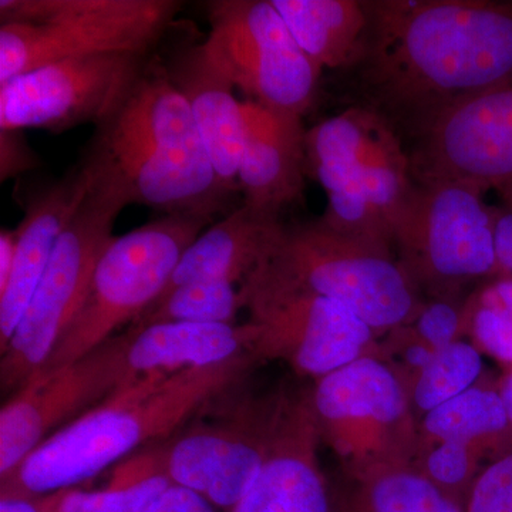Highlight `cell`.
I'll use <instances>...</instances> for the list:
<instances>
[{"mask_svg": "<svg viewBox=\"0 0 512 512\" xmlns=\"http://www.w3.org/2000/svg\"><path fill=\"white\" fill-rule=\"evenodd\" d=\"M360 77L380 119L419 137L460 101L512 80V5L478 0L365 2Z\"/></svg>", "mask_w": 512, "mask_h": 512, "instance_id": "cell-1", "label": "cell"}, {"mask_svg": "<svg viewBox=\"0 0 512 512\" xmlns=\"http://www.w3.org/2000/svg\"><path fill=\"white\" fill-rule=\"evenodd\" d=\"M256 363L245 353L220 365L138 377L40 444L0 480V494H49L79 487L180 430L218 397L244 384Z\"/></svg>", "mask_w": 512, "mask_h": 512, "instance_id": "cell-2", "label": "cell"}, {"mask_svg": "<svg viewBox=\"0 0 512 512\" xmlns=\"http://www.w3.org/2000/svg\"><path fill=\"white\" fill-rule=\"evenodd\" d=\"M87 160L126 190L131 204L217 218L232 192L215 171L187 101L161 60H148L126 96L100 124Z\"/></svg>", "mask_w": 512, "mask_h": 512, "instance_id": "cell-3", "label": "cell"}, {"mask_svg": "<svg viewBox=\"0 0 512 512\" xmlns=\"http://www.w3.org/2000/svg\"><path fill=\"white\" fill-rule=\"evenodd\" d=\"M242 386L218 397L167 439L121 461L107 485L165 477L222 512L234 510L268 457L286 392L252 394Z\"/></svg>", "mask_w": 512, "mask_h": 512, "instance_id": "cell-4", "label": "cell"}, {"mask_svg": "<svg viewBox=\"0 0 512 512\" xmlns=\"http://www.w3.org/2000/svg\"><path fill=\"white\" fill-rule=\"evenodd\" d=\"M392 248L340 234L322 220L284 225L268 261L244 285L323 296L376 333L396 330L413 323L423 305Z\"/></svg>", "mask_w": 512, "mask_h": 512, "instance_id": "cell-5", "label": "cell"}, {"mask_svg": "<svg viewBox=\"0 0 512 512\" xmlns=\"http://www.w3.org/2000/svg\"><path fill=\"white\" fill-rule=\"evenodd\" d=\"M178 10L174 0H2L0 84L73 57L151 55Z\"/></svg>", "mask_w": 512, "mask_h": 512, "instance_id": "cell-6", "label": "cell"}, {"mask_svg": "<svg viewBox=\"0 0 512 512\" xmlns=\"http://www.w3.org/2000/svg\"><path fill=\"white\" fill-rule=\"evenodd\" d=\"M89 190L66 225L18 328L2 350L0 386L13 396L49 362L84 301L97 262L124 208L126 190L84 158ZM9 396V397H10Z\"/></svg>", "mask_w": 512, "mask_h": 512, "instance_id": "cell-7", "label": "cell"}, {"mask_svg": "<svg viewBox=\"0 0 512 512\" xmlns=\"http://www.w3.org/2000/svg\"><path fill=\"white\" fill-rule=\"evenodd\" d=\"M214 221L202 215H163L111 239L82 306L39 373L72 365L136 322L163 295L185 249Z\"/></svg>", "mask_w": 512, "mask_h": 512, "instance_id": "cell-8", "label": "cell"}, {"mask_svg": "<svg viewBox=\"0 0 512 512\" xmlns=\"http://www.w3.org/2000/svg\"><path fill=\"white\" fill-rule=\"evenodd\" d=\"M311 402L322 443L343 470L419 461L421 434L410 390L376 355L320 377Z\"/></svg>", "mask_w": 512, "mask_h": 512, "instance_id": "cell-9", "label": "cell"}, {"mask_svg": "<svg viewBox=\"0 0 512 512\" xmlns=\"http://www.w3.org/2000/svg\"><path fill=\"white\" fill-rule=\"evenodd\" d=\"M416 185L393 245L417 288L450 292L473 279L500 274L493 208L484 200L487 190L457 180Z\"/></svg>", "mask_w": 512, "mask_h": 512, "instance_id": "cell-10", "label": "cell"}, {"mask_svg": "<svg viewBox=\"0 0 512 512\" xmlns=\"http://www.w3.org/2000/svg\"><path fill=\"white\" fill-rule=\"evenodd\" d=\"M205 50L248 100L303 116L322 70L302 52L271 0H217L208 5Z\"/></svg>", "mask_w": 512, "mask_h": 512, "instance_id": "cell-11", "label": "cell"}, {"mask_svg": "<svg viewBox=\"0 0 512 512\" xmlns=\"http://www.w3.org/2000/svg\"><path fill=\"white\" fill-rule=\"evenodd\" d=\"M254 328L251 355L282 360L296 375L320 377L375 355V330L348 306L305 292L242 286Z\"/></svg>", "mask_w": 512, "mask_h": 512, "instance_id": "cell-12", "label": "cell"}, {"mask_svg": "<svg viewBox=\"0 0 512 512\" xmlns=\"http://www.w3.org/2000/svg\"><path fill=\"white\" fill-rule=\"evenodd\" d=\"M131 330L101 343L72 365L33 376L0 412V480L57 431L92 412L127 384Z\"/></svg>", "mask_w": 512, "mask_h": 512, "instance_id": "cell-13", "label": "cell"}, {"mask_svg": "<svg viewBox=\"0 0 512 512\" xmlns=\"http://www.w3.org/2000/svg\"><path fill=\"white\" fill-rule=\"evenodd\" d=\"M106 53L46 64L0 84V130L63 133L106 119L150 60Z\"/></svg>", "mask_w": 512, "mask_h": 512, "instance_id": "cell-14", "label": "cell"}, {"mask_svg": "<svg viewBox=\"0 0 512 512\" xmlns=\"http://www.w3.org/2000/svg\"><path fill=\"white\" fill-rule=\"evenodd\" d=\"M410 165L417 184L512 185V80L444 111L416 137Z\"/></svg>", "mask_w": 512, "mask_h": 512, "instance_id": "cell-15", "label": "cell"}, {"mask_svg": "<svg viewBox=\"0 0 512 512\" xmlns=\"http://www.w3.org/2000/svg\"><path fill=\"white\" fill-rule=\"evenodd\" d=\"M320 444L311 389H286L264 466L231 512H333L332 484L320 466Z\"/></svg>", "mask_w": 512, "mask_h": 512, "instance_id": "cell-16", "label": "cell"}, {"mask_svg": "<svg viewBox=\"0 0 512 512\" xmlns=\"http://www.w3.org/2000/svg\"><path fill=\"white\" fill-rule=\"evenodd\" d=\"M245 141L238 170L242 204L278 217L305 188L306 133L302 116L242 101Z\"/></svg>", "mask_w": 512, "mask_h": 512, "instance_id": "cell-17", "label": "cell"}, {"mask_svg": "<svg viewBox=\"0 0 512 512\" xmlns=\"http://www.w3.org/2000/svg\"><path fill=\"white\" fill-rule=\"evenodd\" d=\"M161 63L187 101L221 183L235 194L245 141L244 107L235 87L212 63L204 42L173 46Z\"/></svg>", "mask_w": 512, "mask_h": 512, "instance_id": "cell-18", "label": "cell"}, {"mask_svg": "<svg viewBox=\"0 0 512 512\" xmlns=\"http://www.w3.org/2000/svg\"><path fill=\"white\" fill-rule=\"evenodd\" d=\"M90 171L80 161L62 180L30 201L20 222L15 265L5 291L0 293V349H5L37 285L45 274L60 235L89 190Z\"/></svg>", "mask_w": 512, "mask_h": 512, "instance_id": "cell-19", "label": "cell"}, {"mask_svg": "<svg viewBox=\"0 0 512 512\" xmlns=\"http://www.w3.org/2000/svg\"><path fill=\"white\" fill-rule=\"evenodd\" d=\"M282 228L278 217L239 205L185 249L163 295L202 281L229 282L242 288L268 261Z\"/></svg>", "mask_w": 512, "mask_h": 512, "instance_id": "cell-20", "label": "cell"}, {"mask_svg": "<svg viewBox=\"0 0 512 512\" xmlns=\"http://www.w3.org/2000/svg\"><path fill=\"white\" fill-rule=\"evenodd\" d=\"M127 366L131 379L151 373L183 372L228 362L251 353V323L167 322L128 326Z\"/></svg>", "mask_w": 512, "mask_h": 512, "instance_id": "cell-21", "label": "cell"}, {"mask_svg": "<svg viewBox=\"0 0 512 512\" xmlns=\"http://www.w3.org/2000/svg\"><path fill=\"white\" fill-rule=\"evenodd\" d=\"M333 512H466L437 487L419 461L343 470L332 481Z\"/></svg>", "mask_w": 512, "mask_h": 512, "instance_id": "cell-22", "label": "cell"}, {"mask_svg": "<svg viewBox=\"0 0 512 512\" xmlns=\"http://www.w3.org/2000/svg\"><path fill=\"white\" fill-rule=\"evenodd\" d=\"M293 39L320 70L357 64L369 16L355 0H271Z\"/></svg>", "mask_w": 512, "mask_h": 512, "instance_id": "cell-23", "label": "cell"}, {"mask_svg": "<svg viewBox=\"0 0 512 512\" xmlns=\"http://www.w3.org/2000/svg\"><path fill=\"white\" fill-rule=\"evenodd\" d=\"M379 121L373 111L353 109L320 121L306 133V170L326 194L359 178Z\"/></svg>", "mask_w": 512, "mask_h": 512, "instance_id": "cell-24", "label": "cell"}, {"mask_svg": "<svg viewBox=\"0 0 512 512\" xmlns=\"http://www.w3.org/2000/svg\"><path fill=\"white\" fill-rule=\"evenodd\" d=\"M511 430L500 390L473 386L424 414L421 450L439 441H460L490 451Z\"/></svg>", "mask_w": 512, "mask_h": 512, "instance_id": "cell-25", "label": "cell"}, {"mask_svg": "<svg viewBox=\"0 0 512 512\" xmlns=\"http://www.w3.org/2000/svg\"><path fill=\"white\" fill-rule=\"evenodd\" d=\"M360 183L373 207L394 231L409 207L416 181L410 158L404 153L396 133L380 119L360 167Z\"/></svg>", "mask_w": 512, "mask_h": 512, "instance_id": "cell-26", "label": "cell"}, {"mask_svg": "<svg viewBox=\"0 0 512 512\" xmlns=\"http://www.w3.org/2000/svg\"><path fill=\"white\" fill-rule=\"evenodd\" d=\"M242 309L245 302L241 286L220 281L191 282L165 293L131 325L235 323Z\"/></svg>", "mask_w": 512, "mask_h": 512, "instance_id": "cell-27", "label": "cell"}, {"mask_svg": "<svg viewBox=\"0 0 512 512\" xmlns=\"http://www.w3.org/2000/svg\"><path fill=\"white\" fill-rule=\"evenodd\" d=\"M483 359L476 346L457 340L434 350L427 366L416 376L410 390L416 409L424 414L476 386Z\"/></svg>", "mask_w": 512, "mask_h": 512, "instance_id": "cell-28", "label": "cell"}, {"mask_svg": "<svg viewBox=\"0 0 512 512\" xmlns=\"http://www.w3.org/2000/svg\"><path fill=\"white\" fill-rule=\"evenodd\" d=\"M434 444L436 446L421 450V471L441 490L466 504L471 485L483 466L481 460L487 456L488 450L460 441H439Z\"/></svg>", "mask_w": 512, "mask_h": 512, "instance_id": "cell-29", "label": "cell"}, {"mask_svg": "<svg viewBox=\"0 0 512 512\" xmlns=\"http://www.w3.org/2000/svg\"><path fill=\"white\" fill-rule=\"evenodd\" d=\"M329 202L322 221L348 237L393 245L392 229L367 198L359 178L328 194Z\"/></svg>", "mask_w": 512, "mask_h": 512, "instance_id": "cell-30", "label": "cell"}, {"mask_svg": "<svg viewBox=\"0 0 512 512\" xmlns=\"http://www.w3.org/2000/svg\"><path fill=\"white\" fill-rule=\"evenodd\" d=\"M171 485L165 477H153L96 491L70 488L62 512H147Z\"/></svg>", "mask_w": 512, "mask_h": 512, "instance_id": "cell-31", "label": "cell"}, {"mask_svg": "<svg viewBox=\"0 0 512 512\" xmlns=\"http://www.w3.org/2000/svg\"><path fill=\"white\" fill-rule=\"evenodd\" d=\"M466 512H512V430L485 456L467 495Z\"/></svg>", "mask_w": 512, "mask_h": 512, "instance_id": "cell-32", "label": "cell"}, {"mask_svg": "<svg viewBox=\"0 0 512 512\" xmlns=\"http://www.w3.org/2000/svg\"><path fill=\"white\" fill-rule=\"evenodd\" d=\"M478 348L512 366V322L503 313L474 298L466 303V326Z\"/></svg>", "mask_w": 512, "mask_h": 512, "instance_id": "cell-33", "label": "cell"}, {"mask_svg": "<svg viewBox=\"0 0 512 512\" xmlns=\"http://www.w3.org/2000/svg\"><path fill=\"white\" fill-rule=\"evenodd\" d=\"M414 323V335L429 348L439 350L457 342L466 326V306L458 308L447 299L427 303L420 308Z\"/></svg>", "mask_w": 512, "mask_h": 512, "instance_id": "cell-34", "label": "cell"}, {"mask_svg": "<svg viewBox=\"0 0 512 512\" xmlns=\"http://www.w3.org/2000/svg\"><path fill=\"white\" fill-rule=\"evenodd\" d=\"M39 164V157L30 147L23 130H0V180L10 178L32 170Z\"/></svg>", "mask_w": 512, "mask_h": 512, "instance_id": "cell-35", "label": "cell"}, {"mask_svg": "<svg viewBox=\"0 0 512 512\" xmlns=\"http://www.w3.org/2000/svg\"><path fill=\"white\" fill-rule=\"evenodd\" d=\"M500 204L493 208L495 252H497L498 275L512 276V185L498 188Z\"/></svg>", "mask_w": 512, "mask_h": 512, "instance_id": "cell-36", "label": "cell"}, {"mask_svg": "<svg viewBox=\"0 0 512 512\" xmlns=\"http://www.w3.org/2000/svg\"><path fill=\"white\" fill-rule=\"evenodd\" d=\"M70 488L49 494H0V512H62Z\"/></svg>", "mask_w": 512, "mask_h": 512, "instance_id": "cell-37", "label": "cell"}, {"mask_svg": "<svg viewBox=\"0 0 512 512\" xmlns=\"http://www.w3.org/2000/svg\"><path fill=\"white\" fill-rule=\"evenodd\" d=\"M147 512H222L200 494L171 485Z\"/></svg>", "mask_w": 512, "mask_h": 512, "instance_id": "cell-38", "label": "cell"}, {"mask_svg": "<svg viewBox=\"0 0 512 512\" xmlns=\"http://www.w3.org/2000/svg\"><path fill=\"white\" fill-rule=\"evenodd\" d=\"M474 298L483 305L497 309L512 322V276L497 275L490 284L485 285Z\"/></svg>", "mask_w": 512, "mask_h": 512, "instance_id": "cell-39", "label": "cell"}, {"mask_svg": "<svg viewBox=\"0 0 512 512\" xmlns=\"http://www.w3.org/2000/svg\"><path fill=\"white\" fill-rule=\"evenodd\" d=\"M16 245H18V231L2 228L0 231V293L5 291L12 276Z\"/></svg>", "mask_w": 512, "mask_h": 512, "instance_id": "cell-40", "label": "cell"}, {"mask_svg": "<svg viewBox=\"0 0 512 512\" xmlns=\"http://www.w3.org/2000/svg\"><path fill=\"white\" fill-rule=\"evenodd\" d=\"M403 348V362L410 369L414 370L416 376L427 366L434 353V350L429 348L426 343L421 342L416 335L413 336V340H410L407 345H403Z\"/></svg>", "mask_w": 512, "mask_h": 512, "instance_id": "cell-41", "label": "cell"}, {"mask_svg": "<svg viewBox=\"0 0 512 512\" xmlns=\"http://www.w3.org/2000/svg\"><path fill=\"white\" fill-rule=\"evenodd\" d=\"M501 399H503L505 410H507L508 419L512 426V367L510 373L504 377L500 386Z\"/></svg>", "mask_w": 512, "mask_h": 512, "instance_id": "cell-42", "label": "cell"}]
</instances>
